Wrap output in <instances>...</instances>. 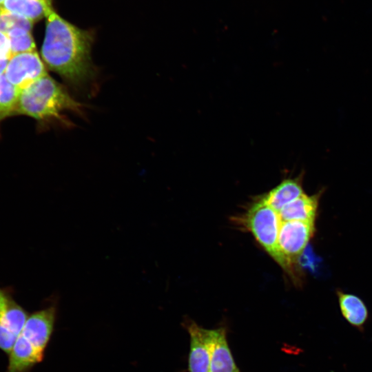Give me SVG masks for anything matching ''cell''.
<instances>
[{
    "label": "cell",
    "instance_id": "cell-1",
    "mask_svg": "<svg viewBox=\"0 0 372 372\" xmlns=\"http://www.w3.org/2000/svg\"><path fill=\"white\" fill-rule=\"evenodd\" d=\"M46 18L41 47L44 63L73 87L84 86L94 76L91 59L92 32L66 21L54 9Z\"/></svg>",
    "mask_w": 372,
    "mask_h": 372
},
{
    "label": "cell",
    "instance_id": "cell-2",
    "mask_svg": "<svg viewBox=\"0 0 372 372\" xmlns=\"http://www.w3.org/2000/svg\"><path fill=\"white\" fill-rule=\"evenodd\" d=\"M56 307L54 304L31 313L8 353L5 372H30L43 360L52 336Z\"/></svg>",
    "mask_w": 372,
    "mask_h": 372
},
{
    "label": "cell",
    "instance_id": "cell-3",
    "mask_svg": "<svg viewBox=\"0 0 372 372\" xmlns=\"http://www.w3.org/2000/svg\"><path fill=\"white\" fill-rule=\"evenodd\" d=\"M82 105L48 74L19 91L16 111L39 121L61 119L62 113H81Z\"/></svg>",
    "mask_w": 372,
    "mask_h": 372
},
{
    "label": "cell",
    "instance_id": "cell-4",
    "mask_svg": "<svg viewBox=\"0 0 372 372\" xmlns=\"http://www.w3.org/2000/svg\"><path fill=\"white\" fill-rule=\"evenodd\" d=\"M315 222L280 220L278 237V264L293 273L315 231Z\"/></svg>",
    "mask_w": 372,
    "mask_h": 372
},
{
    "label": "cell",
    "instance_id": "cell-5",
    "mask_svg": "<svg viewBox=\"0 0 372 372\" xmlns=\"http://www.w3.org/2000/svg\"><path fill=\"white\" fill-rule=\"evenodd\" d=\"M243 221L258 243L278 262V237L280 224L278 212L260 199L249 207Z\"/></svg>",
    "mask_w": 372,
    "mask_h": 372
},
{
    "label": "cell",
    "instance_id": "cell-6",
    "mask_svg": "<svg viewBox=\"0 0 372 372\" xmlns=\"http://www.w3.org/2000/svg\"><path fill=\"white\" fill-rule=\"evenodd\" d=\"M28 317L10 287H0V350L8 354Z\"/></svg>",
    "mask_w": 372,
    "mask_h": 372
},
{
    "label": "cell",
    "instance_id": "cell-7",
    "mask_svg": "<svg viewBox=\"0 0 372 372\" xmlns=\"http://www.w3.org/2000/svg\"><path fill=\"white\" fill-rule=\"evenodd\" d=\"M46 74L45 65L35 50L12 55L4 72L19 91Z\"/></svg>",
    "mask_w": 372,
    "mask_h": 372
},
{
    "label": "cell",
    "instance_id": "cell-8",
    "mask_svg": "<svg viewBox=\"0 0 372 372\" xmlns=\"http://www.w3.org/2000/svg\"><path fill=\"white\" fill-rule=\"evenodd\" d=\"M189 335V372H210V351L207 329L190 319L183 322Z\"/></svg>",
    "mask_w": 372,
    "mask_h": 372
},
{
    "label": "cell",
    "instance_id": "cell-9",
    "mask_svg": "<svg viewBox=\"0 0 372 372\" xmlns=\"http://www.w3.org/2000/svg\"><path fill=\"white\" fill-rule=\"evenodd\" d=\"M225 327L207 329L210 372H241L234 359Z\"/></svg>",
    "mask_w": 372,
    "mask_h": 372
},
{
    "label": "cell",
    "instance_id": "cell-10",
    "mask_svg": "<svg viewBox=\"0 0 372 372\" xmlns=\"http://www.w3.org/2000/svg\"><path fill=\"white\" fill-rule=\"evenodd\" d=\"M336 295L343 318L351 327L360 332H364L369 318V313L365 303L358 296L341 290H337Z\"/></svg>",
    "mask_w": 372,
    "mask_h": 372
},
{
    "label": "cell",
    "instance_id": "cell-11",
    "mask_svg": "<svg viewBox=\"0 0 372 372\" xmlns=\"http://www.w3.org/2000/svg\"><path fill=\"white\" fill-rule=\"evenodd\" d=\"M302 174L296 178L284 179L270 190L260 200L275 211H280L285 205L304 194L302 185Z\"/></svg>",
    "mask_w": 372,
    "mask_h": 372
},
{
    "label": "cell",
    "instance_id": "cell-12",
    "mask_svg": "<svg viewBox=\"0 0 372 372\" xmlns=\"http://www.w3.org/2000/svg\"><path fill=\"white\" fill-rule=\"evenodd\" d=\"M319 194L308 196L304 193L277 211L282 221L300 220L315 222Z\"/></svg>",
    "mask_w": 372,
    "mask_h": 372
},
{
    "label": "cell",
    "instance_id": "cell-13",
    "mask_svg": "<svg viewBox=\"0 0 372 372\" xmlns=\"http://www.w3.org/2000/svg\"><path fill=\"white\" fill-rule=\"evenodd\" d=\"M1 8L33 23L46 17L53 9L52 0H5Z\"/></svg>",
    "mask_w": 372,
    "mask_h": 372
},
{
    "label": "cell",
    "instance_id": "cell-14",
    "mask_svg": "<svg viewBox=\"0 0 372 372\" xmlns=\"http://www.w3.org/2000/svg\"><path fill=\"white\" fill-rule=\"evenodd\" d=\"M19 90L0 74V120L15 112Z\"/></svg>",
    "mask_w": 372,
    "mask_h": 372
},
{
    "label": "cell",
    "instance_id": "cell-15",
    "mask_svg": "<svg viewBox=\"0 0 372 372\" xmlns=\"http://www.w3.org/2000/svg\"><path fill=\"white\" fill-rule=\"evenodd\" d=\"M6 35L10 42L12 56L35 50L36 46L31 31L22 28H14L8 32Z\"/></svg>",
    "mask_w": 372,
    "mask_h": 372
},
{
    "label": "cell",
    "instance_id": "cell-16",
    "mask_svg": "<svg viewBox=\"0 0 372 372\" xmlns=\"http://www.w3.org/2000/svg\"><path fill=\"white\" fill-rule=\"evenodd\" d=\"M32 24L33 22L29 19L1 8L0 32L6 34L14 28H22L31 31Z\"/></svg>",
    "mask_w": 372,
    "mask_h": 372
},
{
    "label": "cell",
    "instance_id": "cell-17",
    "mask_svg": "<svg viewBox=\"0 0 372 372\" xmlns=\"http://www.w3.org/2000/svg\"><path fill=\"white\" fill-rule=\"evenodd\" d=\"M0 56L8 59L12 56L8 38L1 32H0Z\"/></svg>",
    "mask_w": 372,
    "mask_h": 372
},
{
    "label": "cell",
    "instance_id": "cell-18",
    "mask_svg": "<svg viewBox=\"0 0 372 372\" xmlns=\"http://www.w3.org/2000/svg\"><path fill=\"white\" fill-rule=\"evenodd\" d=\"M10 59L0 56V74H3Z\"/></svg>",
    "mask_w": 372,
    "mask_h": 372
},
{
    "label": "cell",
    "instance_id": "cell-19",
    "mask_svg": "<svg viewBox=\"0 0 372 372\" xmlns=\"http://www.w3.org/2000/svg\"><path fill=\"white\" fill-rule=\"evenodd\" d=\"M5 0H0V8H1Z\"/></svg>",
    "mask_w": 372,
    "mask_h": 372
},
{
    "label": "cell",
    "instance_id": "cell-20",
    "mask_svg": "<svg viewBox=\"0 0 372 372\" xmlns=\"http://www.w3.org/2000/svg\"><path fill=\"white\" fill-rule=\"evenodd\" d=\"M0 10H1V8H0Z\"/></svg>",
    "mask_w": 372,
    "mask_h": 372
}]
</instances>
